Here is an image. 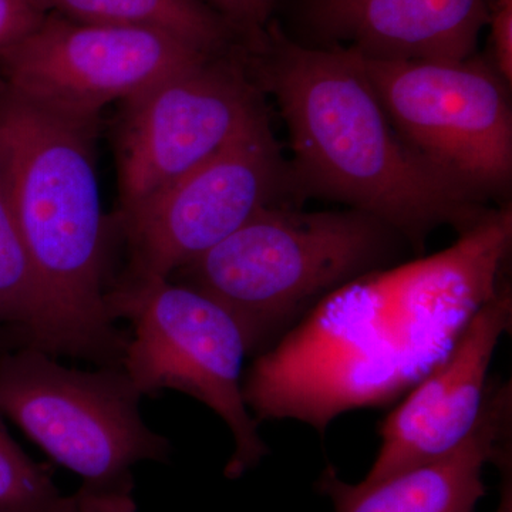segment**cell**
I'll use <instances>...</instances> for the list:
<instances>
[{
    "mask_svg": "<svg viewBox=\"0 0 512 512\" xmlns=\"http://www.w3.org/2000/svg\"><path fill=\"white\" fill-rule=\"evenodd\" d=\"M47 12L99 25L158 30L212 56L234 52L244 37L205 0H40Z\"/></svg>",
    "mask_w": 512,
    "mask_h": 512,
    "instance_id": "cell-14",
    "label": "cell"
},
{
    "mask_svg": "<svg viewBox=\"0 0 512 512\" xmlns=\"http://www.w3.org/2000/svg\"><path fill=\"white\" fill-rule=\"evenodd\" d=\"M292 18L303 45L375 60H464L476 55L488 9L485 0H295Z\"/></svg>",
    "mask_w": 512,
    "mask_h": 512,
    "instance_id": "cell-12",
    "label": "cell"
},
{
    "mask_svg": "<svg viewBox=\"0 0 512 512\" xmlns=\"http://www.w3.org/2000/svg\"><path fill=\"white\" fill-rule=\"evenodd\" d=\"M404 247L399 232L365 212H309L281 202L174 275L232 316L255 357L329 293L399 264Z\"/></svg>",
    "mask_w": 512,
    "mask_h": 512,
    "instance_id": "cell-4",
    "label": "cell"
},
{
    "mask_svg": "<svg viewBox=\"0 0 512 512\" xmlns=\"http://www.w3.org/2000/svg\"><path fill=\"white\" fill-rule=\"evenodd\" d=\"M511 245L510 205L490 208L443 251L329 293L254 357L242 379L249 412L323 434L342 414L412 392L507 282Z\"/></svg>",
    "mask_w": 512,
    "mask_h": 512,
    "instance_id": "cell-1",
    "label": "cell"
},
{
    "mask_svg": "<svg viewBox=\"0 0 512 512\" xmlns=\"http://www.w3.org/2000/svg\"><path fill=\"white\" fill-rule=\"evenodd\" d=\"M0 325L25 333L29 348L45 350V298L20 231L0 158Z\"/></svg>",
    "mask_w": 512,
    "mask_h": 512,
    "instance_id": "cell-15",
    "label": "cell"
},
{
    "mask_svg": "<svg viewBox=\"0 0 512 512\" xmlns=\"http://www.w3.org/2000/svg\"><path fill=\"white\" fill-rule=\"evenodd\" d=\"M234 53L185 67L124 101L119 212L190 173L265 111Z\"/></svg>",
    "mask_w": 512,
    "mask_h": 512,
    "instance_id": "cell-10",
    "label": "cell"
},
{
    "mask_svg": "<svg viewBox=\"0 0 512 512\" xmlns=\"http://www.w3.org/2000/svg\"><path fill=\"white\" fill-rule=\"evenodd\" d=\"M498 2V0H485V3L488 5H491V3Z\"/></svg>",
    "mask_w": 512,
    "mask_h": 512,
    "instance_id": "cell-22",
    "label": "cell"
},
{
    "mask_svg": "<svg viewBox=\"0 0 512 512\" xmlns=\"http://www.w3.org/2000/svg\"><path fill=\"white\" fill-rule=\"evenodd\" d=\"M141 396L123 369H67L29 346L0 359L2 416L92 493L131 495V468L170 453L144 423Z\"/></svg>",
    "mask_w": 512,
    "mask_h": 512,
    "instance_id": "cell-6",
    "label": "cell"
},
{
    "mask_svg": "<svg viewBox=\"0 0 512 512\" xmlns=\"http://www.w3.org/2000/svg\"><path fill=\"white\" fill-rule=\"evenodd\" d=\"M503 473V491H501V501L495 512H512V478L511 466L501 468Z\"/></svg>",
    "mask_w": 512,
    "mask_h": 512,
    "instance_id": "cell-20",
    "label": "cell"
},
{
    "mask_svg": "<svg viewBox=\"0 0 512 512\" xmlns=\"http://www.w3.org/2000/svg\"><path fill=\"white\" fill-rule=\"evenodd\" d=\"M511 326L512 292L505 282L474 313L446 359L384 420L379 453L362 483L429 463L466 439L483 410L495 349Z\"/></svg>",
    "mask_w": 512,
    "mask_h": 512,
    "instance_id": "cell-11",
    "label": "cell"
},
{
    "mask_svg": "<svg viewBox=\"0 0 512 512\" xmlns=\"http://www.w3.org/2000/svg\"><path fill=\"white\" fill-rule=\"evenodd\" d=\"M40 0H0V57L45 18Z\"/></svg>",
    "mask_w": 512,
    "mask_h": 512,
    "instance_id": "cell-17",
    "label": "cell"
},
{
    "mask_svg": "<svg viewBox=\"0 0 512 512\" xmlns=\"http://www.w3.org/2000/svg\"><path fill=\"white\" fill-rule=\"evenodd\" d=\"M208 57L158 30L79 22L47 12L0 57V82L43 109L97 123L107 104L131 99Z\"/></svg>",
    "mask_w": 512,
    "mask_h": 512,
    "instance_id": "cell-9",
    "label": "cell"
},
{
    "mask_svg": "<svg viewBox=\"0 0 512 512\" xmlns=\"http://www.w3.org/2000/svg\"><path fill=\"white\" fill-rule=\"evenodd\" d=\"M258 2L259 12H261L262 19L265 23L269 22V16H271L272 10H274L276 2L278 0H256Z\"/></svg>",
    "mask_w": 512,
    "mask_h": 512,
    "instance_id": "cell-21",
    "label": "cell"
},
{
    "mask_svg": "<svg viewBox=\"0 0 512 512\" xmlns=\"http://www.w3.org/2000/svg\"><path fill=\"white\" fill-rule=\"evenodd\" d=\"M487 26L493 47V66L505 83L512 82V0L487 6Z\"/></svg>",
    "mask_w": 512,
    "mask_h": 512,
    "instance_id": "cell-18",
    "label": "cell"
},
{
    "mask_svg": "<svg viewBox=\"0 0 512 512\" xmlns=\"http://www.w3.org/2000/svg\"><path fill=\"white\" fill-rule=\"evenodd\" d=\"M244 37L245 45H258L268 23L262 19L256 0H205Z\"/></svg>",
    "mask_w": 512,
    "mask_h": 512,
    "instance_id": "cell-19",
    "label": "cell"
},
{
    "mask_svg": "<svg viewBox=\"0 0 512 512\" xmlns=\"http://www.w3.org/2000/svg\"><path fill=\"white\" fill-rule=\"evenodd\" d=\"M109 308L114 320L133 323L121 362L138 392L178 390L214 410L234 439L228 478L259 464L269 450L242 393L248 352L232 316L210 296L173 279L117 286Z\"/></svg>",
    "mask_w": 512,
    "mask_h": 512,
    "instance_id": "cell-5",
    "label": "cell"
},
{
    "mask_svg": "<svg viewBox=\"0 0 512 512\" xmlns=\"http://www.w3.org/2000/svg\"><path fill=\"white\" fill-rule=\"evenodd\" d=\"M286 195H293L289 164L262 111L217 154L119 212L117 227L130 254L119 286L173 278L256 212L286 202Z\"/></svg>",
    "mask_w": 512,
    "mask_h": 512,
    "instance_id": "cell-7",
    "label": "cell"
},
{
    "mask_svg": "<svg viewBox=\"0 0 512 512\" xmlns=\"http://www.w3.org/2000/svg\"><path fill=\"white\" fill-rule=\"evenodd\" d=\"M247 53L288 128L296 197L339 201L372 215L419 254L437 228L461 234L490 211L484 197L400 136L357 53L303 45L276 22Z\"/></svg>",
    "mask_w": 512,
    "mask_h": 512,
    "instance_id": "cell-2",
    "label": "cell"
},
{
    "mask_svg": "<svg viewBox=\"0 0 512 512\" xmlns=\"http://www.w3.org/2000/svg\"><path fill=\"white\" fill-rule=\"evenodd\" d=\"M97 123L60 116L0 82V158L47 315L43 352L123 356L109 308L110 224L94 158Z\"/></svg>",
    "mask_w": 512,
    "mask_h": 512,
    "instance_id": "cell-3",
    "label": "cell"
},
{
    "mask_svg": "<svg viewBox=\"0 0 512 512\" xmlns=\"http://www.w3.org/2000/svg\"><path fill=\"white\" fill-rule=\"evenodd\" d=\"M362 60L400 136L481 197L512 175L507 83L480 56L464 60Z\"/></svg>",
    "mask_w": 512,
    "mask_h": 512,
    "instance_id": "cell-8",
    "label": "cell"
},
{
    "mask_svg": "<svg viewBox=\"0 0 512 512\" xmlns=\"http://www.w3.org/2000/svg\"><path fill=\"white\" fill-rule=\"evenodd\" d=\"M0 512H136L131 495L63 494L10 437L0 413Z\"/></svg>",
    "mask_w": 512,
    "mask_h": 512,
    "instance_id": "cell-16",
    "label": "cell"
},
{
    "mask_svg": "<svg viewBox=\"0 0 512 512\" xmlns=\"http://www.w3.org/2000/svg\"><path fill=\"white\" fill-rule=\"evenodd\" d=\"M511 384L488 386L476 426L444 456L377 483L348 484L332 467L316 487L335 512H474L484 497L487 464H511Z\"/></svg>",
    "mask_w": 512,
    "mask_h": 512,
    "instance_id": "cell-13",
    "label": "cell"
}]
</instances>
